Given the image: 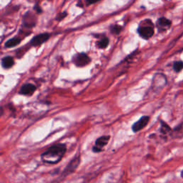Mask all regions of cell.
Segmentation results:
<instances>
[{"mask_svg": "<svg viewBox=\"0 0 183 183\" xmlns=\"http://www.w3.org/2000/svg\"><path fill=\"white\" fill-rule=\"evenodd\" d=\"M34 10L37 12V13H38V14H40V13H42V8L38 5V4H37L36 6H34Z\"/></svg>", "mask_w": 183, "mask_h": 183, "instance_id": "ffe728a7", "label": "cell"}, {"mask_svg": "<svg viewBox=\"0 0 183 183\" xmlns=\"http://www.w3.org/2000/svg\"><path fill=\"white\" fill-rule=\"evenodd\" d=\"M137 32L141 37L145 39H149L152 37L155 33L154 25L152 21L150 19H145L141 22L137 29Z\"/></svg>", "mask_w": 183, "mask_h": 183, "instance_id": "7a4b0ae2", "label": "cell"}, {"mask_svg": "<svg viewBox=\"0 0 183 183\" xmlns=\"http://www.w3.org/2000/svg\"><path fill=\"white\" fill-rule=\"evenodd\" d=\"M37 90V87L31 83L24 84L22 86L20 90L19 91V94L22 95L32 96Z\"/></svg>", "mask_w": 183, "mask_h": 183, "instance_id": "ba28073f", "label": "cell"}, {"mask_svg": "<svg viewBox=\"0 0 183 183\" xmlns=\"http://www.w3.org/2000/svg\"><path fill=\"white\" fill-rule=\"evenodd\" d=\"M161 128H160V132L162 134H167V133H169L170 132H171V129H170V127L168 126L166 123L163 122V121H161Z\"/></svg>", "mask_w": 183, "mask_h": 183, "instance_id": "2e32d148", "label": "cell"}, {"mask_svg": "<svg viewBox=\"0 0 183 183\" xmlns=\"http://www.w3.org/2000/svg\"><path fill=\"white\" fill-rule=\"evenodd\" d=\"M110 140V135H103L97 138L95 141V145L93 146L92 151L95 153L101 152L103 150V148L108 144Z\"/></svg>", "mask_w": 183, "mask_h": 183, "instance_id": "5b68a950", "label": "cell"}, {"mask_svg": "<svg viewBox=\"0 0 183 183\" xmlns=\"http://www.w3.org/2000/svg\"><path fill=\"white\" fill-rule=\"evenodd\" d=\"M91 59L85 53H77L72 57V62L77 67H84L90 63Z\"/></svg>", "mask_w": 183, "mask_h": 183, "instance_id": "3957f363", "label": "cell"}, {"mask_svg": "<svg viewBox=\"0 0 183 183\" xmlns=\"http://www.w3.org/2000/svg\"><path fill=\"white\" fill-rule=\"evenodd\" d=\"M67 15V12H63V13H61V14H59L57 17V19L58 21H61L62 19L65 18Z\"/></svg>", "mask_w": 183, "mask_h": 183, "instance_id": "ac0fdd59", "label": "cell"}, {"mask_svg": "<svg viewBox=\"0 0 183 183\" xmlns=\"http://www.w3.org/2000/svg\"><path fill=\"white\" fill-rule=\"evenodd\" d=\"M172 22L169 19L165 18V17H161L157 21L156 26L157 27L158 31L160 32H165L168 30L171 27Z\"/></svg>", "mask_w": 183, "mask_h": 183, "instance_id": "9c48e42d", "label": "cell"}, {"mask_svg": "<svg viewBox=\"0 0 183 183\" xmlns=\"http://www.w3.org/2000/svg\"><path fill=\"white\" fill-rule=\"evenodd\" d=\"M109 42H110V40L107 37L104 36L102 38H101L100 40H99L96 45H97V47L99 49H105L107 47Z\"/></svg>", "mask_w": 183, "mask_h": 183, "instance_id": "4fadbf2b", "label": "cell"}, {"mask_svg": "<svg viewBox=\"0 0 183 183\" xmlns=\"http://www.w3.org/2000/svg\"><path fill=\"white\" fill-rule=\"evenodd\" d=\"M100 0H85V4L87 6H89L90 5V4H95L96 2H100Z\"/></svg>", "mask_w": 183, "mask_h": 183, "instance_id": "d6986e66", "label": "cell"}, {"mask_svg": "<svg viewBox=\"0 0 183 183\" xmlns=\"http://www.w3.org/2000/svg\"><path fill=\"white\" fill-rule=\"evenodd\" d=\"M49 37H50V34L49 33L39 34L38 35L34 37L31 39L30 45L33 47L40 46L44 42H46L49 39Z\"/></svg>", "mask_w": 183, "mask_h": 183, "instance_id": "8992f818", "label": "cell"}, {"mask_svg": "<svg viewBox=\"0 0 183 183\" xmlns=\"http://www.w3.org/2000/svg\"><path fill=\"white\" fill-rule=\"evenodd\" d=\"M172 136L175 138L183 137V122L175 128L173 132H172Z\"/></svg>", "mask_w": 183, "mask_h": 183, "instance_id": "5bb4252c", "label": "cell"}, {"mask_svg": "<svg viewBox=\"0 0 183 183\" xmlns=\"http://www.w3.org/2000/svg\"><path fill=\"white\" fill-rule=\"evenodd\" d=\"M110 29L111 33L117 35V34H120L121 32V31L122 30V27L119 25V24H114V25H112L110 27Z\"/></svg>", "mask_w": 183, "mask_h": 183, "instance_id": "9a60e30c", "label": "cell"}, {"mask_svg": "<svg viewBox=\"0 0 183 183\" xmlns=\"http://www.w3.org/2000/svg\"><path fill=\"white\" fill-rule=\"evenodd\" d=\"M22 39L18 37H14L9 39L5 42V47L7 48H12L14 47L17 45H19L21 43Z\"/></svg>", "mask_w": 183, "mask_h": 183, "instance_id": "7c38bea8", "label": "cell"}, {"mask_svg": "<svg viewBox=\"0 0 183 183\" xmlns=\"http://www.w3.org/2000/svg\"><path fill=\"white\" fill-rule=\"evenodd\" d=\"M67 152V145L63 143L52 145L41 155L42 162L49 165H55L61 161Z\"/></svg>", "mask_w": 183, "mask_h": 183, "instance_id": "6da1fadb", "label": "cell"}, {"mask_svg": "<svg viewBox=\"0 0 183 183\" xmlns=\"http://www.w3.org/2000/svg\"><path fill=\"white\" fill-rule=\"evenodd\" d=\"M150 121L149 116H142L139 120L134 123L132 127V130L134 132H140L143 128H145L147 125Z\"/></svg>", "mask_w": 183, "mask_h": 183, "instance_id": "52a82bcc", "label": "cell"}, {"mask_svg": "<svg viewBox=\"0 0 183 183\" xmlns=\"http://www.w3.org/2000/svg\"><path fill=\"white\" fill-rule=\"evenodd\" d=\"M80 163V155H77L73 158L71 161L69 162V164L67 165L65 170H63L62 172V176L65 177L68 175H71L72 173H73L75 170L77 169Z\"/></svg>", "mask_w": 183, "mask_h": 183, "instance_id": "277c9868", "label": "cell"}, {"mask_svg": "<svg viewBox=\"0 0 183 183\" xmlns=\"http://www.w3.org/2000/svg\"><path fill=\"white\" fill-rule=\"evenodd\" d=\"M173 69L176 72H180L183 69V62L182 61H176L173 65Z\"/></svg>", "mask_w": 183, "mask_h": 183, "instance_id": "e0dca14e", "label": "cell"}, {"mask_svg": "<svg viewBox=\"0 0 183 183\" xmlns=\"http://www.w3.org/2000/svg\"><path fill=\"white\" fill-rule=\"evenodd\" d=\"M14 60L11 56H6L2 59V66L4 69L8 70L14 66Z\"/></svg>", "mask_w": 183, "mask_h": 183, "instance_id": "8fae6325", "label": "cell"}, {"mask_svg": "<svg viewBox=\"0 0 183 183\" xmlns=\"http://www.w3.org/2000/svg\"><path fill=\"white\" fill-rule=\"evenodd\" d=\"M36 17L31 12H27L23 17V26L25 27H33L36 24Z\"/></svg>", "mask_w": 183, "mask_h": 183, "instance_id": "30bf717a", "label": "cell"}]
</instances>
